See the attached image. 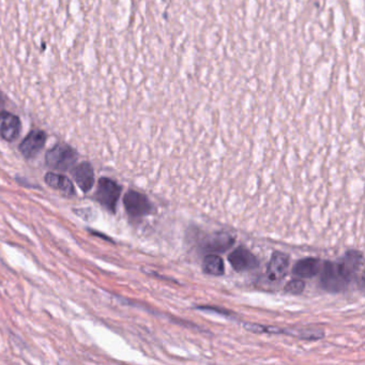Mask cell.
<instances>
[{
  "mask_svg": "<svg viewBox=\"0 0 365 365\" xmlns=\"http://www.w3.org/2000/svg\"><path fill=\"white\" fill-rule=\"evenodd\" d=\"M304 287H305L304 282L300 280H294L290 281L285 286V292L292 295H300L303 290H304Z\"/></svg>",
  "mask_w": 365,
  "mask_h": 365,
  "instance_id": "5bb4252c",
  "label": "cell"
},
{
  "mask_svg": "<svg viewBox=\"0 0 365 365\" xmlns=\"http://www.w3.org/2000/svg\"><path fill=\"white\" fill-rule=\"evenodd\" d=\"M321 263L319 259L308 257L301 259L293 268V273L301 278H310L319 273L321 269Z\"/></svg>",
  "mask_w": 365,
  "mask_h": 365,
  "instance_id": "30bf717a",
  "label": "cell"
},
{
  "mask_svg": "<svg viewBox=\"0 0 365 365\" xmlns=\"http://www.w3.org/2000/svg\"><path fill=\"white\" fill-rule=\"evenodd\" d=\"M202 269H203V272L207 274L220 276V275L224 274L225 265H224V262H223V259L220 256L210 254V255H207L205 259H203Z\"/></svg>",
  "mask_w": 365,
  "mask_h": 365,
  "instance_id": "4fadbf2b",
  "label": "cell"
},
{
  "mask_svg": "<svg viewBox=\"0 0 365 365\" xmlns=\"http://www.w3.org/2000/svg\"><path fill=\"white\" fill-rule=\"evenodd\" d=\"M234 239L231 236L230 233L226 232H219L215 233L208 240V242L205 245V250L207 252H225L226 250L233 244Z\"/></svg>",
  "mask_w": 365,
  "mask_h": 365,
  "instance_id": "7c38bea8",
  "label": "cell"
},
{
  "mask_svg": "<svg viewBox=\"0 0 365 365\" xmlns=\"http://www.w3.org/2000/svg\"><path fill=\"white\" fill-rule=\"evenodd\" d=\"M46 141V135L43 131L30 132L21 145L20 150L26 159H33L38 156L39 152L43 149Z\"/></svg>",
  "mask_w": 365,
  "mask_h": 365,
  "instance_id": "8992f818",
  "label": "cell"
},
{
  "mask_svg": "<svg viewBox=\"0 0 365 365\" xmlns=\"http://www.w3.org/2000/svg\"><path fill=\"white\" fill-rule=\"evenodd\" d=\"M21 131V121L13 114L0 113V135L7 141L15 140Z\"/></svg>",
  "mask_w": 365,
  "mask_h": 365,
  "instance_id": "52a82bcc",
  "label": "cell"
},
{
  "mask_svg": "<svg viewBox=\"0 0 365 365\" xmlns=\"http://www.w3.org/2000/svg\"><path fill=\"white\" fill-rule=\"evenodd\" d=\"M228 261L237 272L252 270L258 265L257 258L243 246H239L238 249L232 251L228 256Z\"/></svg>",
  "mask_w": 365,
  "mask_h": 365,
  "instance_id": "5b68a950",
  "label": "cell"
},
{
  "mask_svg": "<svg viewBox=\"0 0 365 365\" xmlns=\"http://www.w3.org/2000/svg\"><path fill=\"white\" fill-rule=\"evenodd\" d=\"M45 182L49 187L60 191L66 196H72L75 194V189L69 178L64 175L55 174V172H47L45 175Z\"/></svg>",
  "mask_w": 365,
  "mask_h": 365,
  "instance_id": "8fae6325",
  "label": "cell"
},
{
  "mask_svg": "<svg viewBox=\"0 0 365 365\" xmlns=\"http://www.w3.org/2000/svg\"><path fill=\"white\" fill-rule=\"evenodd\" d=\"M120 185L109 178H101L98 182L96 199L109 212H115L117 202L121 194Z\"/></svg>",
  "mask_w": 365,
  "mask_h": 365,
  "instance_id": "3957f363",
  "label": "cell"
},
{
  "mask_svg": "<svg viewBox=\"0 0 365 365\" xmlns=\"http://www.w3.org/2000/svg\"><path fill=\"white\" fill-rule=\"evenodd\" d=\"M74 178L79 189L83 192H89L95 185V172L90 163L83 162L76 166Z\"/></svg>",
  "mask_w": 365,
  "mask_h": 365,
  "instance_id": "9c48e42d",
  "label": "cell"
},
{
  "mask_svg": "<svg viewBox=\"0 0 365 365\" xmlns=\"http://www.w3.org/2000/svg\"><path fill=\"white\" fill-rule=\"evenodd\" d=\"M123 203L131 218H141L149 214L152 210V205L148 197L136 191H129L123 197Z\"/></svg>",
  "mask_w": 365,
  "mask_h": 365,
  "instance_id": "277c9868",
  "label": "cell"
},
{
  "mask_svg": "<svg viewBox=\"0 0 365 365\" xmlns=\"http://www.w3.org/2000/svg\"><path fill=\"white\" fill-rule=\"evenodd\" d=\"M362 263L363 256L357 251L347 252L339 262H326L321 265V286L330 293L343 292L348 287Z\"/></svg>",
  "mask_w": 365,
  "mask_h": 365,
  "instance_id": "6da1fadb",
  "label": "cell"
},
{
  "mask_svg": "<svg viewBox=\"0 0 365 365\" xmlns=\"http://www.w3.org/2000/svg\"><path fill=\"white\" fill-rule=\"evenodd\" d=\"M77 153L72 147L66 144H57L49 149L45 156L46 164L58 171H66L76 163Z\"/></svg>",
  "mask_w": 365,
  "mask_h": 365,
  "instance_id": "7a4b0ae2",
  "label": "cell"
},
{
  "mask_svg": "<svg viewBox=\"0 0 365 365\" xmlns=\"http://www.w3.org/2000/svg\"><path fill=\"white\" fill-rule=\"evenodd\" d=\"M289 265V257L282 252H275L271 257L267 268V276L270 281L275 282L286 275Z\"/></svg>",
  "mask_w": 365,
  "mask_h": 365,
  "instance_id": "ba28073f",
  "label": "cell"
}]
</instances>
